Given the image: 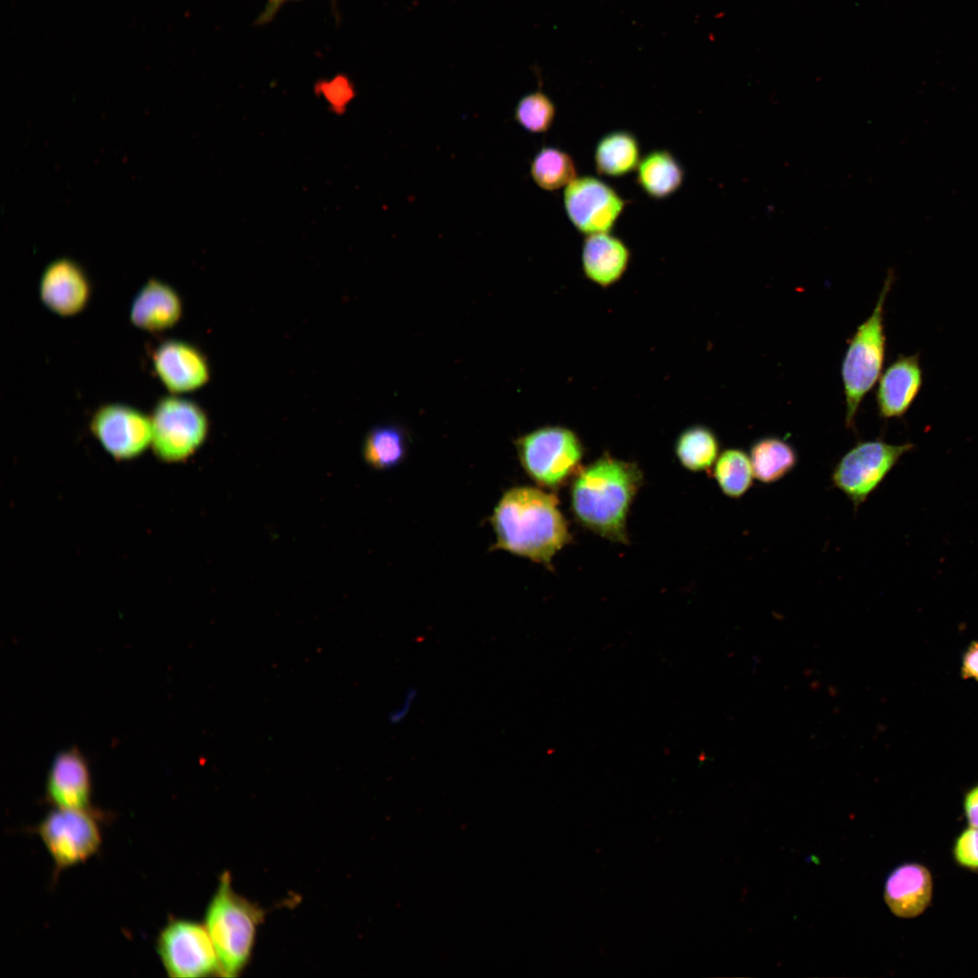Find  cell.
Wrapping results in <instances>:
<instances>
[{
    "mask_svg": "<svg viewBox=\"0 0 978 978\" xmlns=\"http://www.w3.org/2000/svg\"><path fill=\"white\" fill-rule=\"evenodd\" d=\"M263 910L236 894L225 872L206 913L205 925L217 954L220 975L235 977L246 965Z\"/></svg>",
    "mask_w": 978,
    "mask_h": 978,
    "instance_id": "3",
    "label": "cell"
},
{
    "mask_svg": "<svg viewBox=\"0 0 978 978\" xmlns=\"http://www.w3.org/2000/svg\"><path fill=\"white\" fill-rule=\"evenodd\" d=\"M151 449L155 456L168 464L185 462L205 443L209 430L206 412L197 403L165 397L155 405Z\"/></svg>",
    "mask_w": 978,
    "mask_h": 978,
    "instance_id": "6",
    "label": "cell"
},
{
    "mask_svg": "<svg viewBox=\"0 0 978 978\" xmlns=\"http://www.w3.org/2000/svg\"><path fill=\"white\" fill-rule=\"evenodd\" d=\"M630 256L628 246L610 232L589 235L582 244L581 269L590 282L608 288L623 277Z\"/></svg>",
    "mask_w": 978,
    "mask_h": 978,
    "instance_id": "17",
    "label": "cell"
},
{
    "mask_svg": "<svg viewBox=\"0 0 978 978\" xmlns=\"http://www.w3.org/2000/svg\"><path fill=\"white\" fill-rule=\"evenodd\" d=\"M754 478L762 484H773L785 477L797 465L798 454L786 440L764 436L755 440L749 452Z\"/></svg>",
    "mask_w": 978,
    "mask_h": 978,
    "instance_id": "21",
    "label": "cell"
},
{
    "mask_svg": "<svg viewBox=\"0 0 978 978\" xmlns=\"http://www.w3.org/2000/svg\"><path fill=\"white\" fill-rule=\"evenodd\" d=\"M290 1H299V0H267V3L265 5L263 12L256 18V20L254 22V24L255 25H264V24H269L270 22L273 21V19L277 14V13L281 9V7L284 4H286L287 2H290Z\"/></svg>",
    "mask_w": 978,
    "mask_h": 978,
    "instance_id": "31",
    "label": "cell"
},
{
    "mask_svg": "<svg viewBox=\"0 0 978 978\" xmlns=\"http://www.w3.org/2000/svg\"><path fill=\"white\" fill-rule=\"evenodd\" d=\"M961 676L964 679L978 681V640L972 641L964 653Z\"/></svg>",
    "mask_w": 978,
    "mask_h": 978,
    "instance_id": "28",
    "label": "cell"
},
{
    "mask_svg": "<svg viewBox=\"0 0 978 978\" xmlns=\"http://www.w3.org/2000/svg\"><path fill=\"white\" fill-rule=\"evenodd\" d=\"M556 107L552 100L538 90L523 95L514 110V120L531 133H542L552 125Z\"/></svg>",
    "mask_w": 978,
    "mask_h": 978,
    "instance_id": "26",
    "label": "cell"
},
{
    "mask_svg": "<svg viewBox=\"0 0 978 978\" xmlns=\"http://www.w3.org/2000/svg\"><path fill=\"white\" fill-rule=\"evenodd\" d=\"M640 146L636 136L628 130H613L603 135L594 149V164L599 175L623 177L637 169L640 162Z\"/></svg>",
    "mask_w": 978,
    "mask_h": 978,
    "instance_id": "20",
    "label": "cell"
},
{
    "mask_svg": "<svg viewBox=\"0 0 978 978\" xmlns=\"http://www.w3.org/2000/svg\"><path fill=\"white\" fill-rule=\"evenodd\" d=\"M157 944L160 960L170 977L220 974L217 954L205 925L190 920H172L161 930Z\"/></svg>",
    "mask_w": 978,
    "mask_h": 978,
    "instance_id": "8",
    "label": "cell"
},
{
    "mask_svg": "<svg viewBox=\"0 0 978 978\" xmlns=\"http://www.w3.org/2000/svg\"><path fill=\"white\" fill-rule=\"evenodd\" d=\"M636 181L651 198L664 199L680 189L685 171L676 158L666 149L648 152L637 168Z\"/></svg>",
    "mask_w": 978,
    "mask_h": 978,
    "instance_id": "19",
    "label": "cell"
},
{
    "mask_svg": "<svg viewBox=\"0 0 978 978\" xmlns=\"http://www.w3.org/2000/svg\"><path fill=\"white\" fill-rule=\"evenodd\" d=\"M152 360L159 379L172 393L196 390L210 377L206 357L186 341L169 340L162 342L154 351Z\"/></svg>",
    "mask_w": 978,
    "mask_h": 978,
    "instance_id": "12",
    "label": "cell"
},
{
    "mask_svg": "<svg viewBox=\"0 0 978 978\" xmlns=\"http://www.w3.org/2000/svg\"><path fill=\"white\" fill-rule=\"evenodd\" d=\"M518 458L541 487L558 489L581 467L585 448L578 434L562 426H544L515 441Z\"/></svg>",
    "mask_w": 978,
    "mask_h": 978,
    "instance_id": "5",
    "label": "cell"
},
{
    "mask_svg": "<svg viewBox=\"0 0 978 978\" xmlns=\"http://www.w3.org/2000/svg\"><path fill=\"white\" fill-rule=\"evenodd\" d=\"M922 386L918 355L899 356L881 375L876 400L883 418L900 417L908 410Z\"/></svg>",
    "mask_w": 978,
    "mask_h": 978,
    "instance_id": "16",
    "label": "cell"
},
{
    "mask_svg": "<svg viewBox=\"0 0 978 978\" xmlns=\"http://www.w3.org/2000/svg\"><path fill=\"white\" fill-rule=\"evenodd\" d=\"M710 475L722 493L732 499L743 496L754 479L750 456L741 448H727L720 453Z\"/></svg>",
    "mask_w": 978,
    "mask_h": 978,
    "instance_id": "23",
    "label": "cell"
},
{
    "mask_svg": "<svg viewBox=\"0 0 978 978\" xmlns=\"http://www.w3.org/2000/svg\"><path fill=\"white\" fill-rule=\"evenodd\" d=\"M407 452V436L398 426L384 425L369 430L363 443V457L372 468L387 470L402 462Z\"/></svg>",
    "mask_w": 978,
    "mask_h": 978,
    "instance_id": "24",
    "label": "cell"
},
{
    "mask_svg": "<svg viewBox=\"0 0 978 978\" xmlns=\"http://www.w3.org/2000/svg\"><path fill=\"white\" fill-rule=\"evenodd\" d=\"M628 203L612 187L592 176L577 177L563 193L569 220L585 235L610 232Z\"/></svg>",
    "mask_w": 978,
    "mask_h": 978,
    "instance_id": "10",
    "label": "cell"
},
{
    "mask_svg": "<svg viewBox=\"0 0 978 978\" xmlns=\"http://www.w3.org/2000/svg\"><path fill=\"white\" fill-rule=\"evenodd\" d=\"M417 696V693L416 688L411 687L406 691L405 696L401 704L397 708L390 711L388 716V719L391 724H398L408 716Z\"/></svg>",
    "mask_w": 978,
    "mask_h": 978,
    "instance_id": "30",
    "label": "cell"
},
{
    "mask_svg": "<svg viewBox=\"0 0 978 978\" xmlns=\"http://www.w3.org/2000/svg\"><path fill=\"white\" fill-rule=\"evenodd\" d=\"M534 183L546 191H555L567 187L577 177L573 158L556 147H542L534 155L530 168Z\"/></svg>",
    "mask_w": 978,
    "mask_h": 978,
    "instance_id": "25",
    "label": "cell"
},
{
    "mask_svg": "<svg viewBox=\"0 0 978 978\" xmlns=\"http://www.w3.org/2000/svg\"><path fill=\"white\" fill-rule=\"evenodd\" d=\"M912 444L891 445L876 439L860 441L834 466L830 478L858 509L880 484Z\"/></svg>",
    "mask_w": 978,
    "mask_h": 978,
    "instance_id": "7",
    "label": "cell"
},
{
    "mask_svg": "<svg viewBox=\"0 0 978 978\" xmlns=\"http://www.w3.org/2000/svg\"><path fill=\"white\" fill-rule=\"evenodd\" d=\"M91 793V774L84 756L75 748L56 754L46 780L50 803L60 809L87 810Z\"/></svg>",
    "mask_w": 978,
    "mask_h": 978,
    "instance_id": "14",
    "label": "cell"
},
{
    "mask_svg": "<svg viewBox=\"0 0 978 978\" xmlns=\"http://www.w3.org/2000/svg\"><path fill=\"white\" fill-rule=\"evenodd\" d=\"M643 481V472L636 463L608 453L581 466L570 489L575 520L602 538L628 543V516Z\"/></svg>",
    "mask_w": 978,
    "mask_h": 978,
    "instance_id": "1",
    "label": "cell"
},
{
    "mask_svg": "<svg viewBox=\"0 0 978 978\" xmlns=\"http://www.w3.org/2000/svg\"><path fill=\"white\" fill-rule=\"evenodd\" d=\"M43 304L61 316L82 312L91 296V285L84 271L75 262L62 258L50 263L39 283Z\"/></svg>",
    "mask_w": 978,
    "mask_h": 978,
    "instance_id": "13",
    "label": "cell"
},
{
    "mask_svg": "<svg viewBox=\"0 0 978 978\" xmlns=\"http://www.w3.org/2000/svg\"><path fill=\"white\" fill-rule=\"evenodd\" d=\"M491 523L496 536L493 549L545 566L571 541L557 496L535 487L506 491L494 507Z\"/></svg>",
    "mask_w": 978,
    "mask_h": 978,
    "instance_id": "2",
    "label": "cell"
},
{
    "mask_svg": "<svg viewBox=\"0 0 978 978\" xmlns=\"http://www.w3.org/2000/svg\"><path fill=\"white\" fill-rule=\"evenodd\" d=\"M963 810L967 824L978 828V783L964 793Z\"/></svg>",
    "mask_w": 978,
    "mask_h": 978,
    "instance_id": "29",
    "label": "cell"
},
{
    "mask_svg": "<svg viewBox=\"0 0 978 978\" xmlns=\"http://www.w3.org/2000/svg\"><path fill=\"white\" fill-rule=\"evenodd\" d=\"M36 832L57 870L86 861L101 843L99 824L87 810L56 808L39 823Z\"/></svg>",
    "mask_w": 978,
    "mask_h": 978,
    "instance_id": "9",
    "label": "cell"
},
{
    "mask_svg": "<svg viewBox=\"0 0 978 978\" xmlns=\"http://www.w3.org/2000/svg\"><path fill=\"white\" fill-rule=\"evenodd\" d=\"M952 855L959 867L978 872V828L968 825L956 836Z\"/></svg>",
    "mask_w": 978,
    "mask_h": 978,
    "instance_id": "27",
    "label": "cell"
},
{
    "mask_svg": "<svg viewBox=\"0 0 978 978\" xmlns=\"http://www.w3.org/2000/svg\"><path fill=\"white\" fill-rule=\"evenodd\" d=\"M933 892L930 870L920 863L907 862L888 874L884 886V900L894 916L910 919L927 909Z\"/></svg>",
    "mask_w": 978,
    "mask_h": 978,
    "instance_id": "15",
    "label": "cell"
},
{
    "mask_svg": "<svg viewBox=\"0 0 978 978\" xmlns=\"http://www.w3.org/2000/svg\"><path fill=\"white\" fill-rule=\"evenodd\" d=\"M892 283L893 274L889 273L871 315L848 341L841 365L848 428H856L858 408L881 374L886 351L884 306Z\"/></svg>",
    "mask_w": 978,
    "mask_h": 978,
    "instance_id": "4",
    "label": "cell"
},
{
    "mask_svg": "<svg viewBox=\"0 0 978 978\" xmlns=\"http://www.w3.org/2000/svg\"><path fill=\"white\" fill-rule=\"evenodd\" d=\"M90 428L103 449L118 461L137 458L151 446L150 417L129 406L100 407L91 419Z\"/></svg>",
    "mask_w": 978,
    "mask_h": 978,
    "instance_id": "11",
    "label": "cell"
},
{
    "mask_svg": "<svg viewBox=\"0 0 978 978\" xmlns=\"http://www.w3.org/2000/svg\"><path fill=\"white\" fill-rule=\"evenodd\" d=\"M720 443L708 427L694 425L683 430L675 443L680 465L691 472L710 473L718 455Z\"/></svg>",
    "mask_w": 978,
    "mask_h": 978,
    "instance_id": "22",
    "label": "cell"
},
{
    "mask_svg": "<svg viewBox=\"0 0 978 978\" xmlns=\"http://www.w3.org/2000/svg\"><path fill=\"white\" fill-rule=\"evenodd\" d=\"M182 302L168 284L149 280L135 296L130 308L131 322L145 331H160L174 326L182 314Z\"/></svg>",
    "mask_w": 978,
    "mask_h": 978,
    "instance_id": "18",
    "label": "cell"
}]
</instances>
